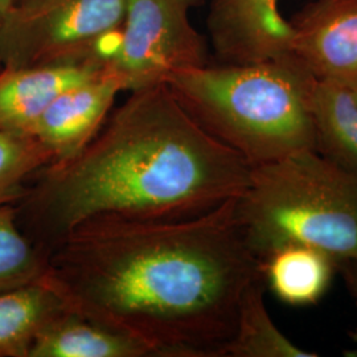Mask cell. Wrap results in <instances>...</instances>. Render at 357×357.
I'll list each match as a JSON object with an SVG mask.
<instances>
[{"instance_id": "obj_4", "label": "cell", "mask_w": 357, "mask_h": 357, "mask_svg": "<svg viewBox=\"0 0 357 357\" xmlns=\"http://www.w3.org/2000/svg\"><path fill=\"white\" fill-rule=\"evenodd\" d=\"M237 217L261 262L291 243L318 248L339 265L357 262V175L318 150L253 166Z\"/></svg>"}, {"instance_id": "obj_5", "label": "cell", "mask_w": 357, "mask_h": 357, "mask_svg": "<svg viewBox=\"0 0 357 357\" xmlns=\"http://www.w3.org/2000/svg\"><path fill=\"white\" fill-rule=\"evenodd\" d=\"M123 17L125 0H16L0 26V70L103 64L98 44L122 28Z\"/></svg>"}, {"instance_id": "obj_7", "label": "cell", "mask_w": 357, "mask_h": 357, "mask_svg": "<svg viewBox=\"0 0 357 357\" xmlns=\"http://www.w3.org/2000/svg\"><path fill=\"white\" fill-rule=\"evenodd\" d=\"M291 26L289 57L315 79L357 89V0H319Z\"/></svg>"}, {"instance_id": "obj_15", "label": "cell", "mask_w": 357, "mask_h": 357, "mask_svg": "<svg viewBox=\"0 0 357 357\" xmlns=\"http://www.w3.org/2000/svg\"><path fill=\"white\" fill-rule=\"evenodd\" d=\"M265 282L259 278L243 294L236 330L224 348V357H318L295 344L273 321L264 299Z\"/></svg>"}, {"instance_id": "obj_16", "label": "cell", "mask_w": 357, "mask_h": 357, "mask_svg": "<svg viewBox=\"0 0 357 357\" xmlns=\"http://www.w3.org/2000/svg\"><path fill=\"white\" fill-rule=\"evenodd\" d=\"M48 255L20 229L15 204L0 206V293L45 278Z\"/></svg>"}, {"instance_id": "obj_18", "label": "cell", "mask_w": 357, "mask_h": 357, "mask_svg": "<svg viewBox=\"0 0 357 357\" xmlns=\"http://www.w3.org/2000/svg\"><path fill=\"white\" fill-rule=\"evenodd\" d=\"M340 266L343 268L345 281H347L348 289H349V291L352 294L357 306V262H347V264H342ZM349 337L352 340L354 347L349 351H347L345 355L347 356L357 357V330H354V331L351 332Z\"/></svg>"}, {"instance_id": "obj_14", "label": "cell", "mask_w": 357, "mask_h": 357, "mask_svg": "<svg viewBox=\"0 0 357 357\" xmlns=\"http://www.w3.org/2000/svg\"><path fill=\"white\" fill-rule=\"evenodd\" d=\"M310 105L318 151L357 175V101L354 89L314 78Z\"/></svg>"}, {"instance_id": "obj_11", "label": "cell", "mask_w": 357, "mask_h": 357, "mask_svg": "<svg viewBox=\"0 0 357 357\" xmlns=\"http://www.w3.org/2000/svg\"><path fill=\"white\" fill-rule=\"evenodd\" d=\"M29 357H153L138 339L70 307L40 332Z\"/></svg>"}, {"instance_id": "obj_10", "label": "cell", "mask_w": 357, "mask_h": 357, "mask_svg": "<svg viewBox=\"0 0 357 357\" xmlns=\"http://www.w3.org/2000/svg\"><path fill=\"white\" fill-rule=\"evenodd\" d=\"M107 66L98 61L38 65L0 70V130L31 137L38 118L64 91Z\"/></svg>"}, {"instance_id": "obj_17", "label": "cell", "mask_w": 357, "mask_h": 357, "mask_svg": "<svg viewBox=\"0 0 357 357\" xmlns=\"http://www.w3.org/2000/svg\"><path fill=\"white\" fill-rule=\"evenodd\" d=\"M50 163L51 153L35 138L0 130V206L16 204L32 176Z\"/></svg>"}, {"instance_id": "obj_20", "label": "cell", "mask_w": 357, "mask_h": 357, "mask_svg": "<svg viewBox=\"0 0 357 357\" xmlns=\"http://www.w3.org/2000/svg\"><path fill=\"white\" fill-rule=\"evenodd\" d=\"M354 93H355V98H356L357 101V89H354Z\"/></svg>"}, {"instance_id": "obj_21", "label": "cell", "mask_w": 357, "mask_h": 357, "mask_svg": "<svg viewBox=\"0 0 357 357\" xmlns=\"http://www.w3.org/2000/svg\"><path fill=\"white\" fill-rule=\"evenodd\" d=\"M15 1H16V0H15Z\"/></svg>"}, {"instance_id": "obj_12", "label": "cell", "mask_w": 357, "mask_h": 357, "mask_svg": "<svg viewBox=\"0 0 357 357\" xmlns=\"http://www.w3.org/2000/svg\"><path fill=\"white\" fill-rule=\"evenodd\" d=\"M336 262L318 248L291 243L262 259V277L281 302L294 307L312 306L331 284Z\"/></svg>"}, {"instance_id": "obj_3", "label": "cell", "mask_w": 357, "mask_h": 357, "mask_svg": "<svg viewBox=\"0 0 357 357\" xmlns=\"http://www.w3.org/2000/svg\"><path fill=\"white\" fill-rule=\"evenodd\" d=\"M314 77L291 57L205 64L167 78L192 118L252 166L318 150L310 93Z\"/></svg>"}, {"instance_id": "obj_19", "label": "cell", "mask_w": 357, "mask_h": 357, "mask_svg": "<svg viewBox=\"0 0 357 357\" xmlns=\"http://www.w3.org/2000/svg\"><path fill=\"white\" fill-rule=\"evenodd\" d=\"M13 4H15V0H0V26L6 20L7 15L13 10Z\"/></svg>"}, {"instance_id": "obj_2", "label": "cell", "mask_w": 357, "mask_h": 357, "mask_svg": "<svg viewBox=\"0 0 357 357\" xmlns=\"http://www.w3.org/2000/svg\"><path fill=\"white\" fill-rule=\"evenodd\" d=\"M252 168L159 84L131 91L76 156L40 168L15 204L16 218L48 255L70 231L90 224L203 215L240 197Z\"/></svg>"}, {"instance_id": "obj_13", "label": "cell", "mask_w": 357, "mask_h": 357, "mask_svg": "<svg viewBox=\"0 0 357 357\" xmlns=\"http://www.w3.org/2000/svg\"><path fill=\"white\" fill-rule=\"evenodd\" d=\"M65 307L47 275L0 293V357H29L40 332Z\"/></svg>"}, {"instance_id": "obj_8", "label": "cell", "mask_w": 357, "mask_h": 357, "mask_svg": "<svg viewBox=\"0 0 357 357\" xmlns=\"http://www.w3.org/2000/svg\"><path fill=\"white\" fill-rule=\"evenodd\" d=\"M280 0H211L208 32L221 64H255L289 57L291 23Z\"/></svg>"}, {"instance_id": "obj_1", "label": "cell", "mask_w": 357, "mask_h": 357, "mask_svg": "<svg viewBox=\"0 0 357 357\" xmlns=\"http://www.w3.org/2000/svg\"><path fill=\"white\" fill-rule=\"evenodd\" d=\"M237 199L183 220L81 227L48 252L47 281L153 357H224L243 294L264 278Z\"/></svg>"}, {"instance_id": "obj_9", "label": "cell", "mask_w": 357, "mask_h": 357, "mask_svg": "<svg viewBox=\"0 0 357 357\" xmlns=\"http://www.w3.org/2000/svg\"><path fill=\"white\" fill-rule=\"evenodd\" d=\"M123 90L122 79L106 68L100 76L60 94L38 118L31 137L48 150L52 162L76 156L98 134Z\"/></svg>"}, {"instance_id": "obj_6", "label": "cell", "mask_w": 357, "mask_h": 357, "mask_svg": "<svg viewBox=\"0 0 357 357\" xmlns=\"http://www.w3.org/2000/svg\"><path fill=\"white\" fill-rule=\"evenodd\" d=\"M202 0H125L119 45L106 66L125 90L166 84L180 70L208 64L203 36L191 22Z\"/></svg>"}]
</instances>
